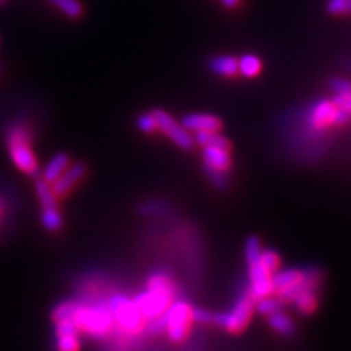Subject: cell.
I'll list each match as a JSON object with an SVG mask.
<instances>
[{
  "mask_svg": "<svg viewBox=\"0 0 351 351\" xmlns=\"http://www.w3.org/2000/svg\"><path fill=\"white\" fill-rule=\"evenodd\" d=\"M8 151L15 166L31 178H38V161L31 147V136L25 126L16 125L9 129Z\"/></svg>",
  "mask_w": 351,
  "mask_h": 351,
  "instance_id": "cell-1",
  "label": "cell"
},
{
  "mask_svg": "<svg viewBox=\"0 0 351 351\" xmlns=\"http://www.w3.org/2000/svg\"><path fill=\"white\" fill-rule=\"evenodd\" d=\"M73 319L80 331L94 338H103L114 326V316L108 306H78Z\"/></svg>",
  "mask_w": 351,
  "mask_h": 351,
  "instance_id": "cell-2",
  "label": "cell"
},
{
  "mask_svg": "<svg viewBox=\"0 0 351 351\" xmlns=\"http://www.w3.org/2000/svg\"><path fill=\"white\" fill-rule=\"evenodd\" d=\"M255 300L246 293L236 300L232 309L224 313H214L213 324L226 329L230 334H241L250 324L255 313Z\"/></svg>",
  "mask_w": 351,
  "mask_h": 351,
  "instance_id": "cell-3",
  "label": "cell"
},
{
  "mask_svg": "<svg viewBox=\"0 0 351 351\" xmlns=\"http://www.w3.org/2000/svg\"><path fill=\"white\" fill-rule=\"evenodd\" d=\"M166 332L171 343H183L193 324V307L184 300H174L166 311Z\"/></svg>",
  "mask_w": 351,
  "mask_h": 351,
  "instance_id": "cell-4",
  "label": "cell"
},
{
  "mask_svg": "<svg viewBox=\"0 0 351 351\" xmlns=\"http://www.w3.org/2000/svg\"><path fill=\"white\" fill-rule=\"evenodd\" d=\"M108 309L114 316V322L129 334H138L145 328V317L138 309L135 302H130L125 295H114L108 302Z\"/></svg>",
  "mask_w": 351,
  "mask_h": 351,
  "instance_id": "cell-5",
  "label": "cell"
},
{
  "mask_svg": "<svg viewBox=\"0 0 351 351\" xmlns=\"http://www.w3.org/2000/svg\"><path fill=\"white\" fill-rule=\"evenodd\" d=\"M176 299V290H162V289H148L136 295L134 300L141 313L145 319L151 321L166 313L170 304Z\"/></svg>",
  "mask_w": 351,
  "mask_h": 351,
  "instance_id": "cell-6",
  "label": "cell"
},
{
  "mask_svg": "<svg viewBox=\"0 0 351 351\" xmlns=\"http://www.w3.org/2000/svg\"><path fill=\"white\" fill-rule=\"evenodd\" d=\"M152 116L156 117L158 130L164 135H167L176 145L182 149H192L195 145V138L189 134L188 129H184L182 123H178L170 113L162 108H154Z\"/></svg>",
  "mask_w": 351,
  "mask_h": 351,
  "instance_id": "cell-7",
  "label": "cell"
},
{
  "mask_svg": "<svg viewBox=\"0 0 351 351\" xmlns=\"http://www.w3.org/2000/svg\"><path fill=\"white\" fill-rule=\"evenodd\" d=\"M339 107L334 100H319L307 110V125L316 132L326 130L337 126Z\"/></svg>",
  "mask_w": 351,
  "mask_h": 351,
  "instance_id": "cell-8",
  "label": "cell"
},
{
  "mask_svg": "<svg viewBox=\"0 0 351 351\" xmlns=\"http://www.w3.org/2000/svg\"><path fill=\"white\" fill-rule=\"evenodd\" d=\"M86 174V166L84 162H76L64 170L60 178L53 183V193L56 197L68 195L76 184H78Z\"/></svg>",
  "mask_w": 351,
  "mask_h": 351,
  "instance_id": "cell-9",
  "label": "cell"
},
{
  "mask_svg": "<svg viewBox=\"0 0 351 351\" xmlns=\"http://www.w3.org/2000/svg\"><path fill=\"white\" fill-rule=\"evenodd\" d=\"M182 126L189 132H221L223 120L206 113L186 114L182 119Z\"/></svg>",
  "mask_w": 351,
  "mask_h": 351,
  "instance_id": "cell-10",
  "label": "cell"
},
{
  "mask_svg": "<svg viewBox=\"0 0 351 351\" xmlns=\"http://www.w3.org/2000/svg\"><path fill=\"white\" fill-rule=\"evenodd\" d=\"M204 166L215 169L218 171L228 173L233 167V160L230 151L217 148V147H204L202 151Z\"/></svg>",
  "mask_w": 351,
  "mask_h": 351,
  "instance_id": "cell-11",
  "label": "cell"
},
{
  "mask_svg": "<svg viewBox=\"0 0 351 351\" xmlns=\"http://www.w3.org/2000/svg\"><path fill=\"white\" fill-rule=\"evenodd\" d=\"M303 278H304L303 269H295V268L284 269V271L278 269L276 274H272V284L276 291H278L284 289L295 287V285L303 282Z\"/></svg>",
  "mask_w": 351,
  "mask_h": 351,
  "instance_id": "cell-12",
  "label": "cell"
},
{
  "mask_svg": "<svg viewBox=\"0 0 351 351\" xmlns=\"http://www.w3.org/2000/svg\"><path fill=\"white\" fill-rule=\"evenodd\" d=\"M69 166H71V158L68 154L59 152L49 161L46 170L43 173V179L47 183H54Z\"/></svg>",
  "mask_w": 351,
  "mask_h": 351,
  "instance_id": "cell-13",
  "label": "cell"
},
{
  "mask_svg": "<svg viewBox=\"0 0 351 351\" xmlns=\"http://www.w3.org/2000/svg\"><path fill=\"white\" fill-rule=\"evenodd\" d=\"M210 69L223 78H234L239 73V60L233 56H217L210 60Z\"/></svg>",
  "mask_w": 351,
  "mask_h": 351,
  "instance_id": "cell-14",
  "label": "cell"
},
{
  "mask_svg": "<svg viewBox=\"0 0 351 351\" xmlns=\"http://www.w3.org/2000/svg\"><path fill=\"white\" fill-rule=\"evenodd\" d=\"M195 142L199 144L202 148L204 147H217L226 151L232 152L233 147L232 142H230L226 136L219 135V132H196L195 135Z\"/></svg>",
  "mask_w": 351,
  "mask_h": 351,
  "instance_id": "cell-15",
  "label": "cell"
},
{
  "mask_svg": "<svg viewBox=\"0 0 351 351\" xmlns=\"http://www.w3.org/2000/svg\"><path fill=\"white\" fill-rule=\"evenodd\" d=\"M268 324L278 335L291 337L294 334V322L290 319V316L282 313L281 311L268 316Z\"/></svg>",
  "mask_w": 351,
  "mask_h": 351,
  "instance_id": "cell-16",
  "label": "cell"
},
{
  "mask_svg": "<svg viewBox=\"0 0 351 351\" xmlns=\"http://www.w3.org/2000/svg\"><path fill=\"white\" fill-rule=\"evenodd\" d=\"M36 192H37V196H38L43 210H54V208H58V201H56L58 197L54 196L51 188L46 180L38 179L36 182Z\"/></svg>",
  "mask_w": 351,
  "mask_h": 351,
  "instance_id": "cell-17",
  "label": "cell"
},
{
  "mask_svg": "<svg viewBox=\"0 0 351 351\" xmlns=\"http://www.w3.org/2000/svg\"><path fill=\"white\" fill-rule=\"evenodd\" d=\"M262 71V62L255 54H245L243 58L239 60V73H241L246 78H255Z\"/></svg>",
  "mask_w": 351,
  "mask_h": 351,
  "instance_id": "cell-18",
  "label": "cell"
},
{
  "mask_svg": "<svg viewBox=\"0 0 351 351\" xmlns=\"http://www.w3.org/2000/svg\"><path fill=\"white\" fill-rule=\"evenodd\" d=\"M282 306L284 303L278 298L268 295V298H263L255 303V311L262 316H269L272 313L280 312L282 309Z\"/></svg>",
  "mask_w": 351,
  "mask_h": 351,
  "instance_id": "cell-19",
  "label": "cell"
},
{
  "mask_svg": "<svg viewBox=\"0 0 351 351\" xmlns=\"http://www.w3.org/2000/svg\"><path fill=\"white\" fill-rule=\"evenodd\" d=\"M259 263L262 265V268L265 269L267 272H269L271 276L272 274H276L280 267H281V258L277 254L276 250L272 249H267V250H262L261 258H259Z\"/></svg>",
  "mask_w": 351,
  "mask_h": 351,
  "instance_id": "cell-20",
  "label": "cell"
},
{
  "mask_svg": "<svg viewBox=\"0 0 351 351\" xmlns=\"http://www.w3.org/2000/svg\"><path fill=\"white\" fill-rule=\"evenodd\" d=\"M261 254H262L261 240L256 236H250L246 240V245H245V258H246L247 267H252L255 265V263H258Z\"/></svg>",
  "mask_w": 351,
  "mask_h": 351,
  "instance_id": "cell-21",
  "label": "cell"
},
{
  "mask_svg": "<svg viewBox=\"0 0 351 351\" xmlns=\"http://www.w3.org/2000/svg\"><path fill=\"white\" fill-rule=\"evenodd\" d=\"M78 303L72 302V300H66L59 303L56 307H54L51 312V319L53 322H58L62 319H69V317L75 316L76 309H78Z\"/></svg>",
  "mask_w": 351,
  "mask_h": 351,
  "instance_id": "cell-22",
  "label": "cell"
},
{
  "mask_svg": "<svg viewBox=\"0 0 351 351\" xmlns=\"http://www.w3.org/2000/svg\"><path fill=\"white\" fill-rule=\"evenodd\" d=\"M49 2L69 18H80L82 15V5L78 0H49Z\"/></svg>",
  "mask_w": 351,
  "mask_h": 351,
  "instance_id": "cell-23",
  "label": "cell"
},
{
  "mask_svg": "<svg viewBox=\"0 0 351 351\" xmlns=\"http://www.w3.org/2000/svg\"><path fill=\"white\" fill-rule=\"evenodd\" d=\"M41 223L44 228H47L49 232H58L63 223L59 208H54V210H43Z\"/></svg>",
  "mask_w": 351,
  "mask_h": 351,
  "instance_id": "cell-24",
  "label": "cell"
},
{
  "mask_svg": "<svg viewBox=\"0 0 351 351\" xmlns=\"http://www.w3.org/2000/svg\"><path fill=\"white\" fill-rule=\"evenodd\" d=\"M148 289H162V290H176L173 280L164 272H154L147 282Z\"/></svg>",
  "mask_w": 351,
  "mask_h": 351,
  "instance_id": "cell-25",
  "label": "cell"
},
{
  "mask_svg": "<svg viewBox=\"0 0 351 351\" xmlns=\"http://www.w3.org/2000/svg\"><path fill=\"white\" fill-rule=\"evenodd\" d=\"M81 341L78 334L58 335V351H80Z\"/></svg>",
  "mask_w": 351,
  "mask_h": 351,
  "instance_id": "cell-26",
  "label": "cell"
},
{
  "mask_svg": "<svg viewBox=\"0 0 351 351\" xmlns=\"http://www.w3.org/2000/svg\"><path fill=\"white\" fill-rule=\"evenodd\" d=\"M326 10L329 15L335 16L351 14V0H328Z\"/></svg>",
  "mask_w": 351,
  "mask_h": 351,
  "instance_id": "cell-27",
  "label": "cell"
},
{
  "mask_svg": "<svg viewBox=\"0 0 351 351\" xmlns=\"http://www.w3.org/2000/svg\"><path fill=\"white\" fill-rule=\"evenodd\" d=\"M138 128L139 130L144 132V134H152V132L158 130V125L156 117L152 116V113H144L138 117Z\"/></svg>",
  "mask_w": 351,
  "mask_h": 351,
  "instance_id": "cell-28",
  "label": "cell"
},
{
  "mask_svg": "<svg viewBox=\"0 0 351 351\" xmlns=\"http://www.w3.org/2000/svg\"><path fill=\"white\" fill-rule=\"evenodd\" d=\"M205 169V173L208 174V178H210V180L213 182V184H215L217 188H227L228 184V178H227V173H223V171H218L215 169H211L208 166H204Z\"/></svg>",
  "mask_w": 351,
  "mask_h": 351,
  "instance_id": "cell-29",
  "label": "cell"
},
{
  "mask_svg": "<svg viewBox=\"0 0 351 351\" xmlns=\"http://www.w3.org/2000/svg\"><path fill=\"white\" fill-rule=\"evenodd\" d=\"M166 326H167L166 313H164V315L156 317V319L149 321V325L147 326V332L152 337H157V335H161L166 332Z\"/></svg>",
  "mask_w": 351,
  "mask_h": 351,
  "instance_id": "cell-30",
  "label": "cell"
},
{
  "mask_svg": "<svg viewBox=\"0 0 351 351\" xmlns=\"http://www.w3.org/2000/svg\"><path fill=\"white\" fill-rule=\"evenodd\" d=\"M329 90L334 94H351V82L341 78H332L329 81Z\"/></svg>",
  "mask_w": 351,
  "mask_h": 351,
  "instance_id": "cell-31",
  "label": "cell"
},
{
  "mask_svg": "<svg viewBox=\"0 0 351 351\" xmlns=\"http://www.w3.org/2000/svg\"><path fill=\"white\" fill-rule=\"evenodd\" d=\"M213 317L214 313H211L210 311L202 309V307H193V322L208 325L213 324Z\"/></svg>",
  "mask_w": 351,
  "mask_h": 351,
  "instance_id": "cell-32",
  "label": "cell"
},
{
  "mask_svg": "<svg viewBox=\"0 0 351 351\" xmlns=\"http://www.w3.org/2000/svg\"><path fill=\"white\" fill-rule=\"evenodd\" d=\"M221 3H223L226 8H228V9H234V8L239 6L240 0H221Z\"/></svg>",
  "mask_w": 351,
  "mask_h": 351,
  "instance_id": "cell-33",
  "label": "cell"
},
{
  "mask_svg": "<svg viewBox=\"0 0 351 351\" xmlns=\"http://www.w3.org/2000/svg\"><path fill=\"white\" fill-rule=\"evenodd\" d=\"M348 112L351 113V95H350V100H348Z\"/></svg>",
  "mask_w": 351,
  "mask_h": 351,
  "instance_id": "cell-34",
  "label": "cell"
},
{
  "mask_svg": "<svg viewBox=\"0 0 351 351\" xmlns=\"http://www.w3.org/2000/svg\"><path fill=\"white\" fill-rule=\"evenodd\" d=\"M0 72H2V63H0Z\"/></svg>",
  "mask_w": 351,
  "mask_h": 351,
  "instance_id": "cell-35",
  "label": "cell"
},
{
  "mask_svg": "<svg viewBox=\"0 0 351 351\" xmlns=\"http://www.w3.org/2000/svg\"><path fill=\"white\" fill-rule=\"evenodd\" d=\"M3 2V0H0V3H2Z\"/></svg>",
  "mask_w": 351,
  "mask_h": 351,
  "instance_id": "cell-36",
  "label": "cell"
}]
</instances>
